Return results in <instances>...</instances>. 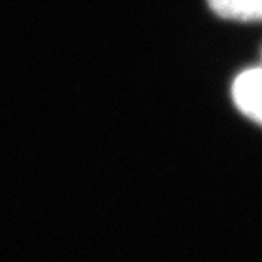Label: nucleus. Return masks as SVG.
<instances>
[{
    "mask_svg": "<svg viewBox=\"0 0 262 262\" xmlns=\"http://www.w3.org/2000/svg\"><path fill=\"white\" fill-rule=\"evenodd\" d=\"M232 98L243 114L262 125V67L238 74L232 85Z\"/></svg>",
    "mask_w": 262,
    "mask_h": 262,
    "instance_id": "1",
    "label": "nucleus"
},
{
    "mask_svg": "<svg viewBox=\"0 0 262 262\" xmlns=\"http://www.w3.org/2000/svg\"><path fill=\"white\" fill-rule=\"evenodd\" d=\"M212 11L224 19L262 21V0H207Z\"/></svg>",
    "mask_w": 262,
    "mask_h": 262,
    "instance_id": "2",
    "label": "nucleus"
}]
</instances>
